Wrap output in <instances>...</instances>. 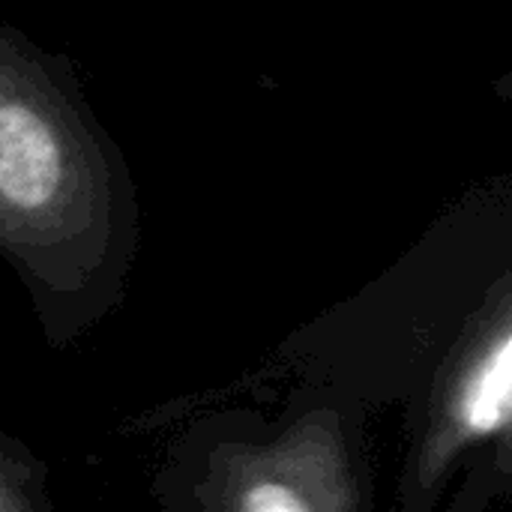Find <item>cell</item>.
Here are the masks:
<instances>
[{
    "mask_svg": "<svg viewBox=\"0 0 512 512\" xmlns=\"http://www.w3.org/2000/svg\"><path fill=\"white\" fill-rule=\"evenodd\" d=\"M459 414L471 435H492L512 420V327L474 366Z\"/></svg>",
    "mask_w": 512,
    "mask_h": 512,
    "instance_id": "obj_2",
    "label": "cell"
},
{
    "mask_svg": "<svg viewBox=\"0 0 512 512\" xmlns=\"http://www.w3.org/2000/svg\"><path fill=\"white\" fill-rule=\"evenodd\" d=\"M243 512H309L306 504L285 486L279 483H261L255 486L246 501H243Z\"/></svg>",
    "mask_w": 512,
    "mask_h": 512,
    "instance_id": "obj_3",
    "label": "cell"
},
{
    "mask_svg": "<svg viewBox=\"0 0 512 512\" xmlns=\"http://www.w3.org/2000/svg\"><path fill=\"white\" fill-rule=\"evenodd\" d=\"M135 189L63 60L0 24V246L30 264L102 255Z\"/></svg>",
    "mask_w": 512,
    "mask_h": 512,
    "instance_id": "obj_1",
    "label": "cell"
}]
</instances>
